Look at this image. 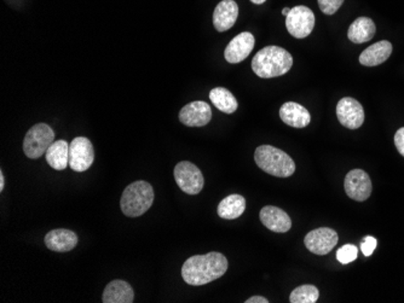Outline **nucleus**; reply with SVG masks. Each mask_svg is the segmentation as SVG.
<instances>
[{"mask_svg":"<svg viewBox=\"0 0 404 303\" xmlns=\"http://www.w3.org/2000/svg\"><path fill=\"white\" fill-rule=\"evenodd\" d=\"M227 271V258L217 251H211L186 260L182 267V277L186 284L200 287L220 278Z\"/></svg>","mask_w":404,"mask_h":303,"instance_id":"1","label":"nucleus"},{"mask_svg":"<svg viewBox=\"0 0 404 303\" xmlns=\"http://www.w3.org/2000/svg\"><path fill=\"white\" fill-rule=\"evenodd\" d=\"M293 65V57L287 50L280 46H267L259 50L252 61L255 75L262 79L281 77L289 72Z\"/></svg>","mask_w":404,"mask_h":303,"instance_id":"2","label":"nucleus"},{"mask_svg":"<svg viewBox=\"0 0 404 303\" xmlns=\"http://www.w3.org/2000/svg\"><path fill=\"white\" fill-rule=\"evenodd\" d=\"M255 161L265 173L279 178H288L295 172V163L291 156L275 146H258L255 149Z\"/></svg>","mask_w":404,"mask_h":303,"instance_id":"3","label":"nucleus"},{"mask_svg":"<svg viewBox=\"0 0 404 303\" xmlns=\"http://www.w3.org/2000/svg\"><path fill=\"white\" fill-rule=\"evenodd\" d=\"M154 202L153 186L149 182H134L126 187L120 199V208L126 216L138 218L149 209Z\"/></svg>","mask_w":404,"mask_h":303,"instance_id":"4","label":"nucleus"},{"mask_svg":"<svg viewBox=\"0 0 404 303\" xmlns=\"http://www.w3.org/2000/svg\"><path fill=\"white\" fill-rule=\"evenodd\" d=\"M55 142V132L46 123H38L26 134L23 139V153L33 160L46 154L51 144Z\"/></svg>","mask_w":404,"mask_h":303,"instance_id":"5","label":"nucleus"},{"mask_svg":"<svg viewBox=\"0 0 404 303\" xmlns=\"http://www.w3.org/2000/svg\"><path fill=\"white\" fill-rule=\"evenodd\" d=\"M315 27V15L312 9L298 5L291 9L286 16V28L292 37L304 39L312 34Z\"/></svg>","mask_w":404,"mask_h":303,"instance_id":"6","label":"nucleus"},{"mask_svg":"<svg viewBox=\"0 0 404 303\" xmlns=\"http://www.w3.org/2000/svg\"><path fill=\"white\" fill-rule=\"evenodd\" d=\"M174 180L178 187L188 194H198L203 189V175L194 163L182 161L174 168Z\"/></svg>","mask_w":404,"mask_h":303,"instance_id":"7","label":"nucleus"},{"mask_svg":"<svg viewBox=\"0 0 404 303\" xmlns=\"http://www.w3.org/2000/svg\"><path fill=\"white\" fill-rule=\"evenodd\" d=\"M95 151L92 143L86 137L74 138L69 144V167L78 173L85 172L92 166Z\"/></svg>","mask_w":404,"mask_h":303,"instance_id":"8","label":"nucleus"},{"mask_svg":"<svg viewBox=\"0 0 404 303\" xmlns=\"http://www.w3.org/2000/svg\"><path fill=\"white\" fill-rule=\"evenodd\" d=\"M339 241L338 233L329 227H319L310 231L304 239L307 250L316 255H327L331 253Z\"/></svg>","mask_w":404,"mask_h":303,"instance_id":"9","label":"nucleus"},{"mask_svg":"<svg viewBox=\"0 0 404 303\" xmlns=\"http://www.w3.org/2000/svg\"><path fill=\"white\" fill-rule=\"evenodd\" d=\"M344 189L351 199L363 202L372 194V180L364 170H352L345 177Z\"/></svg>","mask_w":404,"mask_h":303,"instance_id":"10","label":"nucleus"},{"mask_svg":"<svg viewBox=\"0 0 404 303\" xmlns=\"http://www.w3.org/2000/svg\"><path fill=\"white\" fill-rule=\"evenodd\" d=\"M336 116L340 123L349 130H357L364 122L363 106L355 98L345 97L336 106Z\"/></svg>","mask_w":404,"mask_h":303,"instance_id":"11","label":"nucleus"},{"mask_svg":"<svg viewBox=\"0 0 404 303\" xmlns=\"http://www.w3.org/2000/svg\"><path fill=\"white\" fill-rule=\"evenodd\" d=\"M212 119V110L206 101H191L179 111V121L188 127L206 126Z\"/></svg>","mask_w":404,"mask_h":303,"instance_id":"12","label":"nucleus"},{"mask_svg":"<svg viewBox=\"0 0 404 303\" xmlns=\"http://www.w3.org/2000/svg\"><path fill=\"white\" fill-rule=\"evenodd\" d=\"M255 39L252 33H240L239 35H236L228 44L227 49L224 51V57L229 63H233V65L240 63L250 56V53L255 48Z\"/></svg>","mask_w":404,"mask_h":303,"instance_id":"13","label":"nucleus"},{"mask_svg":"<svg viewBox=\"0 0 404 303\" xmlns=\"http://www.w3.org/2000/svg\"><path fill=\"white\" fill-rule=\"evenodd\" d=\"M260 221L264 226L276 232V233H286L291 230L292 220L289 215L281 208L274 206H264L260 211Z\"/></svg>","mask_w":404,"mask_h":303,"instance_id":"14","label":"nucleus"},{"mask_svg":"<svg viewBox=\"0 0 404 303\" xmlns=\"http://www.w3.org/2000/svg\"><path fill=\"white\" fill-rule=\"evenodd\" d=\"M239 17V6L234 0H223L215 9L213 26L218 32H225L235 25Z\"/></svg>","mask_w":404,"mask_h":303,"instance_id":"15","label":"nucleus"},{"mask_svg":"<svg viewBox=\"0 0 404 303\" xmlns=\"http://www.w3.org/2000/svg\"><path fill=\"white\" fill-rule=\"evenodd\" d=\"M45 244L50 250L56 253H67L77 247L78 236L75 232L65 228L50 231L45 236Z\"/></svg>","mask_w":404,"mask_h":303,"instance_id":"16","label":"nucleus"},{"mask_svg":"<svg viewBox=\"0 0 404 303\" xmlns=\"http://www.w3.org/2000/svg\"><path fill=\"white\" fill-rule=\"evenodd\" d=\"M280 118L286 125L294 127V128L307 127L312 121V116L307 108H304L295 101H287L281 106Z\"/></svg>","mask_w":404,"mask_h":303,"instance_id":"17","label":"nucleus"},{"mask_svg":"<svg viewBox=\"0 0 404 303\" xmlns=\"http://www.w3.org/2000/svg\"><path fill=\"white\" fill-rule=\"evenodd\" d=\"M134 292L132 287L125 280H113L110 282L102 295L103 303H132Z\"/></svg>","mask_w":404,"mask_h":303,"instance_id":"18","label":"nucleus"},{"mask_svg":"<svg viewBox=\"0 0 404 303\" xmlns=\"http://www.w3.org/2000/svg\"><path fill=\"white\" fill-rule=\"evenodd\" d=\"M392 44L390 41L383 40L373 44L363 53H361L360 63L366 67H376L383 65L388 61V57L391 56Z\"/></svg>","mask_w":404,"mask_h":303,"instance_id":"19","label":"nucleus"},{"mask_svg":"<svg viewBox=\"0 0 404 303\" xmlns=\"http://www.w3.org/2000/svg\"><path fill=\"white\" fill-rule=\"evenodd\" d=\"M376 33V23L372 18L358 17L349 27L348 37L355 44H363V43L372 40Z\"/></svg>","mask_w":404,"mask_h":303,"instance_id":"20","label":"nucleus"},{"mask_svg":"<svg viewBox=\"0 0 404 303\" xmlns=\"http://www.w3.org/2000/svg\"><path fill=\"white\" fill-rule=\"evenodd\" d=\"M246 211V198L241 194H230L218 204V215L225 220H234Z\"/></svg>","mask_w":404,"mask_h":303,"instance_id":"21","label":"nucleus"},{"mask_svg":"<svg viewBox=\"0 0 404 303\" xmlns=\"http://www.w3.org/2000/svg\"><path fill=\"white\" fill-rule=\"evenodd\" d=\"M45 155L46 162L53 170H63L69 166V144L65 141L53 142Z\"/></svg>","mask_w":404,"mask_h":303,"instance_id":"22","label":"nucleus"},{"mask_svg":"<svg viewBox=\"0 0 404 303\" xmlns=\"http://www.w3.org/2000/svg\"><path fill=\"white\" fill-rule=\"evenodd\" d=\"M210 99L213 106L223 113L233 114L239 108V103L234 94L224 87H216L210 92Z\"/></svg>","mask_w":404,"mask_h":303,"instance_id":"23","label":"nucleus"},{"mask_svg":"<svg viewBox=\"0 0 404 303\" xmlns=\"http://www.w3.org/2000/svg\"><path fill=\"white\" fill-rule=\"evenodd\" d=\"M319 297V291L315 285L305 284L292 291L289 296L291 303H315Z\"/></svg>","mask_w":404,"mask_h":303,"instance_id":"24","label":"nucleus"},{"mask_svg":"<svg viewBox=\"0 0 404 303\" xmlns=\"http://www.w3.org/2000/svg\"><path fill=\"white\" fill-rule=\"evenodd\" d=\"M358 250L357 247L354 244H345L343 247L340 248L339 250L336 251V259L340 263L343 265H348L357 259Z\"/></svg>","mask_w":404,"mask_h":303,"instance_id":"25","label":"nucleus"},{"mask_svg":"<svg viewBox=\"0 0 404 303\" xmlns=\"http://www.w3.org/2000/svg\"><path fill=\"white\" fill-rule=\"evenodd\" d=\"M322 13L326 15H334L343 5L344 0H317Z\"/></svg>","mask_w":404,"mask_h":303,"instance_id":"26","label":"nucleus"},{"mask_svg":"<svg viewBox=\"0 0 404 303\" xmlns=\"http://www.w3.org/2000/svg\"><path fill=\"white\" fill-rule=\"evenodd\" d=\"M376 246H378L376 239L372 237V236H368L361 243V250L363 253L364 256H371L373 254V251L376 250Z\"/></svg>","mask_w":404,"mask_h":303,"instance_id":"27","label":"nucleus"},{"mask_svg":"<svg viewBox=\"0 0 404 303\" xmlns=\"http://www.w3.org/2000/svg\"><path fill=\"white\" fill-rule=\"evenodd\" d=\"M395 145H396L398 153L404 156V127L397 131L395 134Z\"/></svg>","mask_w":404,"mask_h":303,"instance_id":"28","label":"nucleus"},{"mask_svg":"<svg viewBox=\"0 0 404 303\" xmlns=\"http://www.w3.org/2000/svg\"><path fill=\"white\" fill-rule=\"evenodd\" d=\"M246 303H269L267 299L263 297V296H253V297H250V299L245 301Z\"/></svg>","mask_w":404,"mask_h":303,"instance_id":"29","label":"nucleus"},{"mask_svg":"<svg viewBox=\"0 0 404 303\" xmlns=\"http://www.w3.org/2000/svg\"><path fill=\"white\" fill-rule=\"evenodd\" d=\"M4 187H5L4 173H3V172H0V191L4 190Z\"/></svg>","mask_w":404,"mask_h":303,"instance_id":"30","label":"nucleus"},{"mask_svg":"<svg viewBox=\"0 0 404 303\" xmlns=\"http://www.w3.org/2000/svg\"><path fill=\"white\" fill-rule=\"evenodd\" d=\"M250 1H252L253 4L260 5L264 4L267 0H250Z\"/></svg>","mask_w":404,"mask_h":303,"instance_id":"31","label":"nucleus"},{"mask_svg":"<svg viewBox=\"0 0 404 303\" xmlns=\"http://www.w3.org/2000/svg\"><path fill=\"white\" fill-rule=\"evenodd\" d=\"M289 11H291V9H289V8L283 9V10H282L283 16H287L288 13H289Z\"/></svg>","mask_w":404,"mask_h":303,"instance_id":"32","label":"nucleus"}]
</instances>
